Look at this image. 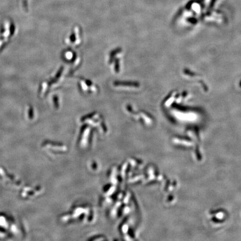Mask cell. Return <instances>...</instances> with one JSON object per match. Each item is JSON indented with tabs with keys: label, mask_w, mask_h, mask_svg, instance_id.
Returning <instances> with one entry per match:
<instances>
[]
</instances>
